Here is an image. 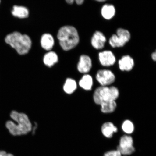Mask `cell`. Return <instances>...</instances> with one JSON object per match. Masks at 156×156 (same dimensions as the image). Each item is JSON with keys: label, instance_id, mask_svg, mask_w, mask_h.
<instances>
[{"label": "cell", "instance_id": "1", "mask_svg": "<svg viewBox=\"0 0 156 156\" xmlns=\"http://www.w3.org/2000/svg\"><path fill=\"white\" fill-rule=\"evenodd\" d=\"M10 116L17 123L16 124L12 121H9L6 123V126L12 135H25L32 130V124L26 114L13 111Z\"/></svg>", "mask_w": 156, "mask_h": 156}, {"label": "cell", "instance_id": "2", "mask_svg": "<svg viewBox=\"0 0 156 156\" xmlns=\"http://www.w3.org/2000/svg\"><path fill=\"white\" fill-rule=\"evenodd\" d=\"M57 38L63 49L67 51L76 46L80 41L77 30L72 26H64L58 30Z\"/></svg>", "mask_w": 156, "mask_h": 156}, {"label": "cell", "instance_id": "3", "mask_svg": "<svg viewBox=\"0 0 156 156\" xmlns=\"http://www.w3.org/2000/svg\"><path fill=\"white\" fill-rule=\"evenodd\" d=\"M5 42L16 51L21 55L27 54L32 46V42L30 37L19 32H13L5 37Z\"/></svg>", "mask_w": 156, "mask_h": 156}, {"label": "cell", "instance_id": "4", "mask_svg": "<svg viewBox=\"0 0 156 156\" xmlns=\"http://www.w3.org/2000/svg\"><path fill=\"white\" fill-rule=\"evenodd\" d=\"M119 96L118 88L114 86H101L95 90L93 94V100L96 104L110 101H116Z\"/></svg>", "mask_w": 156, "mask_h": 156}, {"label": "cell", "instance_id": "5", "mask_svg": "<svg viewBox=\"0 0 156 156\" xmlns=\"http://www.w3.org/2000/svg\"><path fill=\"white\" fill-rule=\"evenodd\" d=\"M116 33L109 39V44L113 48L122 47L129 41L131 35L129 31L122 28L117 29Z\"/></svg>", "mask_w": 156, "mask_h": 156}, {"label": "cell", "instance_id": "6", "mask_svg": "<svg viewBox=\"0 0 156 156\" xmlns=\"http://www.w3.org/2000/svg\"><path fill=\"white\" fill-rule=\"evenodd\" d=\"M133 144V139L132 136L128 135L123 136L120 138L119 145L117 147V150L122 155H131L135 151Z\"/></svg>", "mask_w": 156, "mask_h": 156}, {"label": "cell", "instance_id": "7", "mask_svg": "<svg viewBox=\"0 0 156 156\" xmlns=\"http://www.w3.org/2000/svg\"><path fill=\"white\" fill-rule=\"evenodd\" d=\"M96 79L101 86H108L114 82L116 77L110 70L102 69L98 71Z\"/></svg>", "mask_w": 156, "mask_h": 156}, {"label": "cell", "instance_id": "8", "mask_svg": "<svg viewBox=\"0 0 156 156\" xmlns=\"http://www.w3.org/2000/svg\"><path fill=\"white\" fill-rule=\"evenodd\" d=\"M99 59L101 65L104 67L114 65L116 61L114 54L109 50L104 51L99 53Z\"/></svg>", "mask_w": 156, "mask_h": 156}, {"label": "cell", "instance_id": "9", "mask_svg": "<svg viewBox=\"0 0 156 156\" xmlns=\"http://www.w3.org/2000/svg\"><path fill=\"white\" fill-rule=\"evenodd\" d=\"M92 67V60L89 56L83 55L80 56L77 66V69L80 73L87 74L90 71Z\"/></svg>", "mask_w": 156, "mask_h": 156}, {"label": "cell", "instance_id": "10", "mask_svg": "<svg viewBox=\"0 0 156 156\" xmlns=\"http://www.w3.org/2000/svg\"><path fill=\"white\" fill-rule=\"evenodd\" d=\"M106 38L102 32L97 31L93 34L91 39V44L96 49H102L104 48Z\"/></svg>", "mask_w": 156, "mask_h": 156}, {"label": "cell", "instance_id": "11", "mask_svg": "<svg viewBox=\"0 0 156 156\" xmlns=\"http://www.w3.org/2000/svg\"><path fill=\"white\" fill-rule=\"evenodd\" d=\"M118 63L119 68L122 71H130L133 69L134 65L133 58L128 55L123 56L119 60Z\"/></svg>", "mask_w": 156, "mask_h": 156}, {"label": "cell", "instance_id": "12", "mask_svg": "<svg viewBox=\"0 0 156 156\" xmlns=\"http://www.w3.org/2000/svg\"><path fill=\"white\" fill-rule=\"evenodd\" d=\"M118 128L113 123L107 122L103 124L101 128L103 135L108 138H112L113 134L118 132Z\"/></svg>", "mask_w": 156, "mask_h": 156}, {"label": "cell", "instance_id": "13", "mask_svg": "<svg viewBox=\"0 0 156 156\" xmlns=\"http://www.w3.org/2000/svg\"><path fill=\"white\" fill-rule=\"evenodd\" d=\"M41 44L42 48L44 50L47 51L51 50L54 44L53 37L49 34H44L41 38Z\"/></svg>", "mask_w": 156, "mask_h": 156}, {"label": "cell", "instance_id": "14", "mask_svg": "<svg viewBox=\"0 0 156 156\" xmlns=\"http://www.w3.org/2000/svg\"><path fill=\"white\" fill-rule=\"evenodd\" d=\"M101 13L103 18L109 20L112 19L115 15V8L113 5H105L101 9Z\"/></svg>", "mask_w": 156, "mask_h": 156}, {"label": "cell", "instance_id": "15", "mask_svg": "<svg viewBox=\"0 0 156 156\" xmlns=\"http://www.w3.org/2000/svg\"><path fill=\"white\" fill-rule=\"evenodd\" d=\"M12 13L13 16L20 19L27 18L29 16V11L26 7L21 6L14 5Z\"/></svg>", "mask_w": 156, "mask_h": 156}, {"label": "cell", "instance_id": "16", "mask_svg": "<svg viewBox=\"0 0 156 156\" xmlns=\"http://www.w3.org/2000/svg\"><path fill=\"white\" fill-rule=\"evenodd\" d=\"M93 84V79L90 75L85 74L80 80L79 85L82 88L87 91L91 90Z\"/></svg>", "mask_w": 156, "mask_h": 156}, {"label": "cell", "instance_id": "17", "mask_svg": "<svg viewBox=\"0 0 156 156\" xmlns=\"http://www.w3.org/2000/svg\"><path fill=\"white\" fill-rule=\"evenodd\" d=\"M58 61V55L54 51L49 52L44 56V63L48 67H52L54 64L57 63Z\"/></svg>", "mask_w": 156, "mask_h": 156}, {"label": "cell", "instance_id": "18", "mask_svg": "<svg viewBox=\"0 0 156 156\" xmlns=\"http://www.w3.org/2000/svg\"><path fill=\"white\" fill-rule=\"evenodd\" d=\"M101 111L103 113L108 114L114 112L117 107L116 101H107L101 104Z\"/></svg>", "mask_w": 156, "mask_h": 156}, {"label": "cell", "instance_id": "19", "mask_svg": "<svg viewBox=\"0 0 156 156\" xmlns=\"http://www.w3.org/2000/svg\"><path fill=\"white\" fill-rule=\"evenodd\" d=\"M77 87V83L75 80L68 79L64 84L63 89L66 93L68 94H71L75 91Z\"/></svg>", "mask_w": 156, "mask_h": 156}, {"label": "cell", "instance_id": "20", "mask_svg": "<svg viewBox=\"0 0 156 156\" xmlns=\"http://www.w3.org/2000/svg\"><path fill=\"white\" fill-rule=\"evenodd\" d=\"M122 128L124 132L127 134H131L133 132L134 130V126L131 121L126 120L123 122L122 125Z\"/></svg>", "mask_w": 156, "mask_h": 156}, {"label": "cell", "instance_id": "21", "mask_svg": "<svg viewBox=\"0 0 156 156\" xmlns=\"http://www.w3.org/2000/svg\"><path fill=\"white\" fill-rule=\"evenodd\" d=\"M104 156H122V154L117 150L107 152L105 154Z\"/></svg>", "mask_w": 156, "mask_h": 156}, {"label": "cell", "instance_id": "22", "mask_svg": "<svg viewBox=\"0 0 156 156\" xmlns=\"http://www.w3.org/2000/svg\"><path fill=\"white\" fill-rule=\"evenodd\" d=\"M66 1L70 5L73 4L75 1L77 5H81L83 3L84 0H66Z\"/></svg>", "mask_w": 156, "mask_h": 156}, {"label": "cell", "instance_id": "23", "mask_svg": "<svg viewBox=\"0 0 156 156\" xmlns=\"http://www.w3.org/2000/svg\"><path fill=\"white\" fill-rule=\"evenodd\" d=\"M0 156H14L11 154L7 153L4 151H0Z\"/></svg>", "mask_w": 156, "mask_h": 156}, {"label": "cell", "instance_id": "24", "mask_svg": "<svg viewBox=\"0 0 156 156\" xmlns=\"http://www.w3.org/2000/svg\"><path fill=\"white\" fill-rule=\"evenodd\" d=\"M151 58L154 61H156V51L153 52L151 54Z\"/></svg>", "mask_w": 156, "mask_h": 156}, {"label": "cell", "instance_id": "25", "mask_svg": "<svg viewBox=\"0 0 156 156\" xmlns=\"http://www.w3.org/2000/svg\"><path fill=\"white\" fill-rule=\"evenodd\" d=\"M95 1L100 2H102L106 1H107V0H95Z\"/></svg>", "mask_w": 156, "mask_h": 156}, {"label": "cell", "instance_id": "26", "mask_svg": "<svg viewBox=\"0 0 156 156\" xmlns=\"http://www.w3.org/2000/svg\"><path fill=\"white\" fill-rule=\"evenodd\" d=\"M0 2H1V0H0Z\"/></svg>", "mask_w": 156, "mask_h": 156}]
</instances>
